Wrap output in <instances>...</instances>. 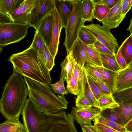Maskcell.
Returning <instances> with one entry per match:
<instances>
[{"label":"cell","instance_id":"cell-4","mask_svg":"<svg viewBox=\"0 0 132 132\" xmlns=\"http://www.w3.org/2000/svg\"><path fill=\"white\" fill-rule=\"evenodd\" d=\"M22 114L26 132H47L51 125L59 119L61 114L60 112L50 113L45 112L29 98Z\"/></svg>","mask_w":132,"mask_h":132},{"label":"cell","instance_id":"cell-56","mask_svg":"<svg viewBox=\"0 0 132 132\" xmlns=\"http://www.w3.org/2000/svg\"><path fill=\"white\" fill-rule=\"evenodd\" d=\"M131 34V36H132V34Z\"/></svg>","mask_w":132,"mask_h":132},{"label":"cell","instance_id":"cell-45","mask_svg":"<svg viewBox=\"0 0 132 132\" xmlns=\"http://www.w3.org/2000/svg\"><path fill=\"white\" fill-rule=\"evenodd\" d=\"M132 6V0H122L121 5V12L126 16Z\"/></svg>","mask_w":132,"mask_h":132},{"label":"cell","instance_id":"cell-1","mask_svg":"<svg viewBox=\"0 0 132 132\" xmlns=\"http://www.w3.org/2000/svg\"><path fill=\"white\" fill-rule=\"evenodd\" d=\"M28 89L23 76L13 70L4 87L0 100V111L3 117L19 120L27 100Z\"/></svg>","mask_w":132,"mask_h":132},{"label":"cell","instance_id":"cell-29","mask_svg":"<svg viewBox=\"0 0 132 132\" xmlns=\"http://www.w3.org/2000/svg\"><path fill=\"white\" fill-rule=\"evenodd\" d=\"M78 38L83 44L87 45H93L97 40L85 26H82L80 29L78 34Z\"/></svg>","mask_w":132,"mask_h":132},{"label":"cell","instance_id":"cell-5","mask_svg":"<svg viewBox=\"0 0 132 132\" xmlns=\"http://www.w3.org/2000/svg\"><path fill=\"white\" fill-rule=\"evenodd\" d=\"M82 1L76 0L72 11L68 19L65 29V37L63 44L67 52L71 51L78 38L80 28L85 22L82 18Z\"/></svg>","mask_w":132,"mask_h":132},{"label":"cell","instance_id":"cell-36","mask_svg":"<svg viewBox=\"0 0 132 132\" xmlns=\"http://www.w3.org/2000/svg\"><path fill=\"white\" fill-rule=\"evenodd\" d=\"M64 78L60 76V80L57 82L53 84H50L51 88L54 92L62 95L68 94L67 91L65 88L64 85Z\"/></svg>","mask_w":132,"mask_h":132},{"label":"cell","instance_id":"cell-23","mask_svg":"<svg viewBox=\"0 0 132 132\" xmlns=\"http://www.w3.org/2000/svg\"><path fill=\"white\" fill-rule=\"evenodd\" d=\"M119 104L118 107L113 109L118 114L125 126L132 119V106L122 103Z\"/></svg>","mask_w":132,"mask_h":132},{"label":"cell","instance_id":"cell-39","mask_svg":"<svg viewBox=\"0 0 132 132\" xmlns=\"http://www.w3.org/2000/svg\"><path fill=\"white\" fill-rule=\"evenodd\" d=\"M86 75L90 89L96 99L98 101L102 96L106 95L104 94L99 90L91 76L87 73Z\"/></svg>","mask_w":132,"mask_h":132},{"label":"cell","instance_id":"cell-24","mask_svg":"<svg viewBox=\"0 0 132 132\" xmlns=\"http://www.w3.org/2000/svg\"><path fill=\"white\" fill-rule=\"evenodd\" d=\"M46 46L43 38L38 32L36 31L34 39L30 47L37 52L45 63L44 54Z\"/></svg>","mask_w":132,"mask_h":132},{"label":"cell","instance_id":"cell-37","mask_svg":"<svg viewBox=\"0 0 132 132\" xmlns=\"http://www.w3.org/2000/svg\"><path fill=\"white\" fill-rule=\"evenodd\" d=\"M66 90L70 93L75 95L79 94L78 83L73 72L70 81L67 83Z\"/></svg>","mask_w":132,"mask_h":132},{"label":"cell","instance_id":"cell-25","mask_svg":"<svg viewBox=\"0 0 132 132\" xmlns=\"http://www.w3.org/2000/svg\"><path fill=\"white\" fill-rule=\"evenodd\" d=\"M82 18L85 21H90L94 19V4L93 0H82Z\"/></svg>","mask_w":132,"mask_h":132},{"label":"cell","instance_id":"cell-19","mask_svg":"<svg viewBox=\"0 0 132 132\" xmlns=\"http://www.w3.org/2000/svg\"><path fill=\"white\" fill-rule=\"evenodd\" d=\"M94 66L101 74L106 85L110 89L113 94L114 91L115 78L117 72L111 70L103 67Z\"/></svg>","mask_w":132,"mask_h":132},{"label":"cell","instance_id":"cell-20","mask_svg":"<svg viewBox=\"0 0 132 132\" xmlns=\"http://www.w3.org/2000/svg\"><path fill=\"white\" fill-rule=\"evenodd\" d=\"M73 72L77 80L78 87V95H84L85 87L87 80L85 67L81 68L75 61Z\"/></svg>","mask_w":132,"mask_h":132},{"label":"cell","instance_id":"cell-2","mask_svg":"<svg viewBox=\"0 0 132 132\" xmlns=\"http://www.w3.org/2000/svg\"><path fill=\"white\" fill-rule=\"evenodd\" d=\"M8 61L12 64L13 70L31 79L50 84V71L40 57L29 47L24 51L11 55Z\"/></svg>","mask_w":132,"mask_h":132},{"label":"cell","instance_id":"cell-13","mask_svg":"<svg viewBox=\"0 0 132 132\" xmlns=\"http://www.w3.org/2000/svg\"><path fill=\"white\" fill-rule=\"evenodd\" d=\"M71 51L73 57L76 63L81 68L85 67V64L96 65L95 63L88 54L83 43L78 38L73 44Z\"/></svg>","mask_w":132,"mask_h":132},{"label":"cell","instance_id":"cell-30","mask_svg":"<svg viewBox=\"0 0 132 132\" xmlns=\"http://www.w3.org/2000/svg\"><path fill=\"white\" fill-rule=\"evenodd\" d=\"M111 9L103 4L94 5L93 12V18L102 22L106 17Z\"/></svg>","mask_w":132,"mask_h":132},{"label":"cell","instance_id":"cell-31","mask_svg":"<svg viewBox=\"0 0 132 132\" xmlns=\"http://www.w3.org/2000/svg\"><path fill=\"white\" fill-rule=\"evenodd\" d=\"M100 115L113 122L125 127L118 114L113 109L108 108L101 111Z\"/></svg>","mask_w":132,"mask_h":132},{"label":"cell","instance_id":"cell-7","mask_svg":"<svg viewBox=\"0 0 132 132\" xmlns=\"http://www.w3.org/2000/svg\"><path fill=\"white\" fill-rule=\"evenodd\" d=\"M85 26L97 40L115 55L119 47V45L117 40L111 33L110 29L99 24L92 23Z\"/></svg>","mask_w":132,"mask_h":132},{"label":"cell","instance_id":"cell-17","mask_svg":"<svg viewBox=\"0 0 132 132\" xmlns=\"http://www.w3.org/2000/svg\"><path fill=\"white\" fill-rule=\"evenodd\" d=\"M53 11L43 19L36 30L43 38L47 47L50 45L51 39Z\"/></svg>","mask_w":132,"mask_h":132},{"label":"cell","instance_id":"cell-14","mask_svg":"<svg viewBox=\"0 0 132 132\" xmlns=\"http://www.w3.org/2000/svg\"><path fill=\"white\" fill-rule=\"evenodd\" d=\"M47 132H77L74 120L71 113L65 112L61 118L51 126Z\"/></svg>","mask_w":132,"mask_h":132},{"label":"cell","instance_id":"cell-15","mask_svg":"<svg viewBox=\"0 0 132 132\" xmlns=\"http://www.w3.org/2000/svg\"><path fill=\"white\" fill-rule=\"evenodd\" d=\"M131 87H132V68L126 67L124 69H121L117 72L115 78L114 93Z\"/></svg>","mask_w":132,"mask_h":132},{"label":"cell","instance_id":"cell-49","mask_svg":"<svg viewBox=\"0 0 132 132\" xmlns=\"http://www.w3.org/2000/svg\"><path fill=\"white\" fill-rule=\"evenodd\" d=\"M86 126L89 127L93 132H102L99 130L94 125Z\"/></svg>","mask_w":132,"mask_h":132},{"label":"cell","instance_id":"cell-3","mask_svg":"<svg viewBox=\"0 0 132 132\" xmlns=\"http://www.w3.org/2000/svg\"><path fill=\"white\" fill-rule=\"evenodd\" d=\"M29 98L43 111L55 113L67 108L68 103L64 96L56 95L49 84L43 83L24 77Z\"/></svg>","mask_w":132,"mask_h":132},{"label":"cell","instance_id":"cell-48","mask_svg":"<svg viewBox=\"0 0 132 132\" xmlns=\"http://www.w3.org/2000/svg\"><path fill=\"white\" fill-rule=\"evenodd\" d=\"M13 22L10 16L8 15L0 13V24Z\"/></svg>","mask_w":132,"mask_h":132},{"label":"cell","instance_id":"cell-18","mask_svg":"<svg viewBox=\"0 0 132 132\" xmlns=\"http://www.w3.org/2000/svg\"><path fill=\"white\" fill-rule=\"evenodd\" d=\"M75 61L71 51L67 52V55L64 60L61 63V71L60 76L64 78L67 83L70 80Z\"/></svg>","mask_w":132,"mask_h":132},{"label":"cell","instance_id":"cell-55","mask_svg":"<svg viewBox=\"0 0 132 132\" xmlns=\"http://www.w3.org/2000/svg\"><path fill=\"white\" fill-rule=\"evenodd\" d=\"M132 125V119L125 126H128Z\"/></svg>","mask_w":132,"mask_h":132},{"label":"cell","instance_id":"cell-53","mask_svg":"<svg viewBox=\"0 0 132 132\" xmlns=\"http://www.w3.org/2000/svg\"><path fill=\"white\" fill-rule=\"evenodd\" d=\"M126 132H132V125L128 126H125Z\"/></svg>","mask_w":132,"mask_h":132},{"label":"cell","instance_id":"cell-10","mask_svg":"<svg viewBox=\"0 0 132 132\" xmlns=\"http://www.w3.org/2000/svg\"><path fill=\"white\" fill-rule=\"evenodd\" d=\"M63 28L61 19L55 7L52 13V27L50 42L47 47L54 59L57 52L60 34Z\"/></svg>","mask_w":132,"mask_h":132},{"label":"cell","instance_id":"cell-34","mask_svg":"<svg viewBox=\"0 0 132 132\" xmlns=\"http://www.w3.org/2000/svg\"><path fill=\"white\" fill-rule=\"evenodd\" d=\"M114 100L118 104L132 98V87L124 90L116 92L112 94Z\"/></svg>","mask_w":132,"mask_h":132},{"label":"cell","instance_id":"cell-54","mask_svg":"<svg viewBox=\"0 0 132 132\" xmlns=\"http://www.w3.org/2000/svg\"><path fill=\"white\" fill-rule=\"evenodd\" d=\"M127 67L129 68H132V59L129 63L127 65Z\"/></svg>","mask_w":132,"mask_h":132},{"label":"cell","instance_id":"cell-26","mask_svg":"<svg viewBox=\"0 0 132 132\" xmlns=\"http://www.w3.org/2000/svg\"><path fill=\"white\" fill-rule=\"evenodd\" d=\"M120 46L122 54L128 65L132 59V36L131 34Z\"/></svg>","mask_w":132,"mask_h":132},{"label":"cell","instance_id":"cell-28","mask_svg":"<svg viewBox=\"0 0 132 132\" xmlns=\"http://www.w3.org/2000/svg\"><path fill=\"white\" fill-rule=\"evenodd\" d=\"M100 54L103 67L116 72L121 69L116 60L115 56L101 54Z\"/></svg>","mask_w":132,"mask_h":132},{"label":"cell","instance_id":"cell-38","mask_svg":"<svg viewBox=\"0 0 132 132\" xmlns=\"http://www.w3.org/2000/svg\"><path fill=\"white\" fill-rule=\"evenodd\" d=\"M85 68L86 73L91 77L101 81L105 84L101 74L94 66L86 64L85 66Z\"/></svg>","mask_w":132,"mask_h":132},{"label":"cell","instance_id":"cell-52","mask_svg":"<svg viewBox=\"0 0 132 132\" xmlns=\"http://www.w3.org/2000/svg\"><path fill=\"white\" fill-rule=\"evenodd\" d=\"M122 103L132 106V98L126 100L123 102Z\"/></svg>","mask_w":132,"mask_h":132},{"label":"cell","instance_id":"cell-22","mask_svg":"<svg viewBox=\"0 0 132 132\" xmlns=\"http://www.w3.org/2000/svg\"><path fill=\"white\" fill-rule=\"evenodd\" d=\"M24 0H0V13L11 17Z\"/></svg>","mask_w":132,"mask_h":132},{"label":"cell","instance_id":"cell-27","mask_svg":"<svg viewBox=\"0 0 132 132\" xmlns=\"http://www.w3.org/2000/svg\"><path fill=\"white\" fill-rule=\"evenodd\" d=\"M119 106V104L115 101L113 95H103L98 100L97 108L101 111L108 108L113 109Z\"/></svg>","mask_w":132,"mask_h":132},{"label":"cell","instance_id":"cell-33","mask_svg":"<svg viewBox=\"0 0 132 132\" xmlns=\"http://www.w3.org/2000/svg\"><path fill=\"white\" fill-rule=\"evenodd\" d=\"M83 44L88 56L95 63L96 65L103 67L100 54L95 49L93 45Z\"/></svg>","mask_w":132,"mask_h":132},{"label":"cell","instance_id":"cell-50","mask_svg":"<svg viewBox=\"0 0 132 132\" xmlns=\"http://www.w3.org/2000/svg\"><path fill=\"white\" fill-rule=\"evenodd\" d=\"M81 128L83 132H93L91 129L87 126H85Z\"/></svg>","mask_w":132,"mask_h":132},{"label":"cell","instance_id":"cell-46","mask_svg":"<svg viewBox=\"0 0 132 132\" xmlns=\"http://www.w3.org/2000/svg\"><path fill=\"white\" fill-rule=\"evenodd\" d=\"M94 5L102 4L111 9L116 4L118 0H93Z\"/></svg>","mask_w":132,"mask_h":132},{"label":"cell","instance_id":"cell-16","mask_svg":"<svg viewBox=\"0 0 132 132\" xmlns=\"http://www.w3.org/2000/svg\"><path fill=\"white\" fill-rule=\"evenodd\" d=\"M76 0H54V4L61 19L63 28H65Z\"/></svg>","mask_w":132,"mask_h":132},{"label":"cell","instance_id":"cell-42","mask_svg":"<svg viewBox=\"0 0 132 132\" xmlns=\"http://www.w3.org/2000/svg\"><path fill=\"white\" fill-rule=\"evenodd\" d=\"M93 46L96 50L100 54L115 56L106 47L97 40L94 43Z\"/></svg>","mask_w":132,"mask_h":132},{"label":"cell","instance_id":"cell-6","mask_svg":"<svg viewBox=\"0 0 132 132\" xmlns=\"http://www.w3.org/2000/svg\"><path fill=\"white\" fill-rule=\"evenodd\" d=\"M29 25L14 22L0 24V50L5 46L18 42L27 35Z\"/></svg>","mask_w":132,"mask_h":132},{"label":"cell","instance_id":"cell-44","mask_svg":"<svg viewBox=\"0 0 132 132\" xmlns=\"http://www.w3.org/2000/svg\"><path fill=\"white\" fill-rule=\"evenodd\" d=\"M115 57L116 60L121 69H124L127 67V65L121 54V46L119 47L115 54Z\"/></svg>","mask_w":132,"mask_h":132},{"label":"cell","instance_id":"cell-40","mask_svg":"<svg viewBox=\"0 0 132 132\" xmlns=\"http://www.w3.org/2000/svg\"><path fill=\"white\" fill-rule=\"evenodd\" d=\"M44 56L45 64L50 71L55 65V59L53 57L46 46L45 49Z\"/></svg>","mask_w":132,"mask_h":132},{"label":"cell","instance_id":"cell-51","mask_svg":"<svg viewBox=\"0 0 132 132\" xmlns=\"http://www.w3.org/2000/svg\"><path fill=\"white\" fill-rule=\"evenodd\" d=\"M127 30L129 31L130 34H132V18L130 20L129 26Z\"/></svg>","mask_w":132,"mask_h":132},{"label":"cell","instance_id":"cell-21","mask_svg":"<svg viewBox=\"0 0 132 132\" xmlns=\"http://www.w3.org/2000/svg\"><path fill=\"white\" fill-rule=\"evenodd\" d=\"M0 132H26L23 124L19 120L7 119L0 125Z\"/></svg>","mask_w":132,"mask_h":132},{"label":"cell","instance_id":"cell-11","mask_svg":"<svg viewBox=\"0 0 132 132\" xmlns=\"http://www.w3.org/2000/svg\"><path fill=\"white\" fill-rule=\"evenodd\" d=\"M37 2V0H24L11 15L13 22L29 25L31 12Z\"/></svg>","mask_w":132,"mask_h":132},{"label":"cell","instance_id":"cell-43","mask_svg":"<svg viewBox=\"0 0 132 132\" xmlns=\"http://www.w3.org/2000/svg\"><path fill=\"white\" fill-rule=\"evenodd\" d=\"M91 77L93 79L95 85L102 93L106 95H112L111 91L105 84L98 80Z\"/></svg>","mask_w":132,"mask_h":132},{"label":"cell","instance_id":"cell-41","mask_svg":"<svg viewBox=\"0 0 132 132\" xmlns=\"http://www.w3.org/2000/svg\"><path fill=\"white\" fill-rule=\"evenodd\" d=\"M76 107L84 108L92 107L89 102L84 95H78L76 98L75 102Z\"/></svg>","mask_w":132,"mask_h":132},{"label":"cell","instance_id":"cell-12","mask_svg":"<svg viewBox=\"0 0 132 132\" xmlns=\"http://www.w3.org/2000/svg\"><path fill=\"white\" fill-rule=\"evenodd\" d=\"M122 0H118L106 17L102 21L103 26L106 28L110 30L117 27L126 17L121 12Z\"/></svg>","mask_w":132,"mask_h":132},{"label":"cell","instance_id":"cell-9","mask_svg":"<svg viewBox=\"0 0 132 132\" xmlns=\"http://www.w3.org/2000/svg\"><path fill=\"white\" fill-rule=\"evenodd\" d=\"M101 112L99 108L92 106L84 108L72 106L71 113L74 120L80 125L82 128L86 126L92 125L91 121L95 120Z\"/></svg>","mask_w":132,"mask_h":132},{"label":"cell","instance_id":"cell-47","mask_svg":"<svg viewBox=\"0 0 132 132\" xmlns=\"http://www.w3.org/2000/svg\"><path fill=\"white\" fill-rule=\"evenodd\" d=\"M94 125L102 132H120L98 122H94Z\"/></svg>","mask_w":132,"mask_h":132},{"label":"cell","instance_id":"cell-35","mask_svg":"<svg viewBox=\"0 0 132 132\" xmlns=\"http://www.w3.org/2000/svg\"><path fill=\"white\" fill-rule=\"evenodd\" d=\"M84 95L87 99L92 107L97 108L98 101L96 99L90 89L87 79L85 87Z\"/></svg>","mask_w":132,"mask_h":132},{"label":"cell","instance_id":"cell-8","mask_svg":"<svg viewBox=\"0 0 132 132\" xmlns=\"http://www.w3.org/2000/svg\"><path fill=\"white\" fill-rule=\"evenodd\" d=\"M55 7L54 0H37L36 6L31 12L29 25L36 30L41 21Z\"/></svg>","mask_w":132,"mask_h":132},{"label":"cell","instance_id":"cell-32","mask_svg":"<svg viewBox=\"0 0 132 132\" xmlns=\"http://www.w3.org/2000/svg\"><path fill=\"white\" fill-rule=\"evenodd\" d=\"M94 122L102 124L120 132H126L125 127L113 122L102 116L100 114Z\"/></svg>","mask_w":132,"mask_h":132}]
</instances>
